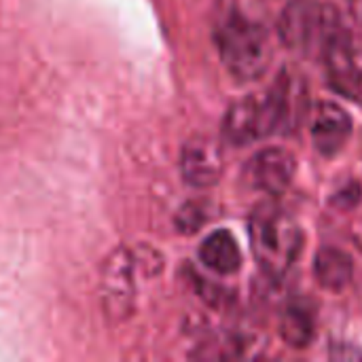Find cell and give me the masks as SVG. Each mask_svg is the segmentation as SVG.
I'll return each instance as SVG.
<instances>
[{
    "mask_svg": "<svg viewBox=\"0 0 362 362\" xmlns=\"http://www.w3.org/2000/svg\"><path fill=\"white\" fill-rule=\"evenodd\" d=\"M293 81L282 74L263 95H244L233 102L223 119V138L233 146H246L255 140L280 132L293 121L295 98Z\"/></svg>",
    "mask_w": 362,
    "mask_h": 362,
    "instance_id": "obj_1",
    "label": "cell"
},
{
    "mask_svg": "<svg viewBox=\"0 0 362 362\" xmlns=\"http://www.w3.org/2000/svg\"><path fill=\"white\" fill-rule=\"evenodd\" d=\"M250 244L261 269L272 278H282L299 257L301 229L286 210L265 202L250 214Z\"/></svg>",
    "mask_w": 362,
    "mask_h": 362,
    "instance_id": "obj_2",
    "label": "cell"
},
{
    "mask_svg": "<svg viewBox=\"0 0 362 362\" xmlns=\"http://www.w3.org/2000/svg\"><path fill=\"white\" fill-rule=\"evenodd\" d=\"M216 45L225 68L240 81H257L269 68L272 42L267 32L238 13L218 23Z\"/></svg>",
    "mask_w": 362,
    "mask_h": 362,
    "instance_id": "obj_3",
    "label": "cell"
},
{
    "mask_svg": "<svg viewBox=\"0 0 362 362\" xmlns=\"http://www.w3.org/2000/svg\"><path fill=\"white\" fill-rule=\"evenodd\" d=\"M322 57L333 89L346 98H358L362 91V72L356 64L350 32L346 30L341 15L333 6L322 8L320 28Z\"/></svg>",
    "mask_w": 362,
    "mask_h": 362,
    "instance_id": "obj_4",
    "label": "cell"
},
{
    "mask_svg": "<svg viewBox=\"0 0 362 362\" xmlns=\"http://www.w3.org/2000/svg\"><path fill=\"white\" fill-rule=\"evenodd\" d=\"M100 303L112 322H125L136 312V255L132 250L117 248L104 261Z\"/></svg>",
    "mask_w": 362,
    "mask_h": 362,
    "instance_id": "obj_5",
    "label": "cell"
},
{
    "mask_svg": "<svg viewBox=\"0 0 362 362\" xmlns=\"http://www.w3.org/2000/svg\"><path fill=\"white\" fill-rule=\"evenodd\" d=\"M223 148L210 136H193L185 142L180 153V172L187 185L195 189H210L223 176Z\"/></svg>",
    "mask_w": 362,
    "mask_h": 362,
    "instance_id": "obj_6",
    "label": "cell"
},
{
    "mask_svg": "<svg viewBox=\"0 0 362 362\" xmlns=\"http://www.w3.org/2000/svg\"><path fill=\"white\" fill-rule=\"evenodd\" d=\"M322 8L316 0H291L278 19V36L291 51H305L320 38Z\"/></svg>",
    "mask_w": 362,
    "mask_h": 362,
    "instance_id": "obj_7",
    "label": "cell"
},
{
    "mask_svg": "<svg viewBox=\"0 0 362 362\" xmlns=\"http://www.w3.org/2000/svg\"><path fill=\"white\" fill-rule=\"evenodd\" d=\"M244 176L250 187L269 195H280L295 176V157L278 146L263 148L248 161Z\"/></svg>",
    "mask_w": 362,
    "mask_h": 362,
    "instance_id": "obj_8",
    "label": "cell"
},
{
    "mask_svg": "<svg viewBox=\"0 0 362 362\" xmlns=\"http://www.w3.org/2000/svg\"><path fill=\"white\" fill-rule=\"evenodd\" d=\"M352 134V119L350 115L333 104V102H320L314 112V123H312V140L314 146L322 155H335L344 148Z\"/></svg>",
    "mask_w": 362,
    "mask_h": 362,
    "instance_id": "obj_9",
    "label": "cell"
},
{
    "mask_svg": "<svg viewBox=\"0 0 362 362\" xmlns=\"http://www.w3.org/2000/svg\"><path fill=\"white\" fill-rule=\"evenodd\" d=\"M199 259L208 269L218 276H231L242 265V252L238 248V242L225 229L214 231L204 240V244L199 246Z\"/></svg>",
    "mask_w": 362,
    "mask_h": 362,
    "instance_id": "obj_10",
    "label": "cell"
},
{
    "mask_svg": "<svg viewBox=\"0 0 362 362\" xmlns=\"http://www.w3.org/2000/svg\"><path fill=\"white\" fill-rule=\"evenodd\" d=\"M314 274L322 288L339 293L352 282L354 265H352V259L344 250L327 246V248H320L316 255Z\"/></svg>",
    "mask_w": 362,
    "mask_h": 362,
    "instance_id": "obj_11",
    "label": "cell"
},
{
    "mask_svg": "<svg viewBox=\"0 0 362 362\" xmlns=\"http://www.w3.org/2000/svg\"><path fill=\"white\" fill-rule=\"evenodd\" d=\"M280 337L291 348H308L314 339V316L301 303H293L284 310L280 320Z\"/></svg>",
    "mask_w": 362,
    "mask_h": 362,
    "instance_id": "obj_12",
    "label": "cell"
},
{
    "mask_svg": "<svg viewBox=\"0 0 362 362\" xmlns=\"http://www.w3.org/2000/svg\"><path fill=\"white\" fill-rule=\"evenodd\" d=\"M206 216H208V212H206V206L202 202H191V204L182 206V210L176 216L178 231H182V233L197 231L206 223Z\"/></svg>",
    "mask_w": 362,
    "mask_h": 362,
    "instance_id": "obj_13",
    "label": "cell"
}]
</instances>
